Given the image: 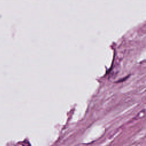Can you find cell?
<instances>
[{
    "label": "cell",
    "mask_w": 146,
    "mask_h": 146,
    "mask_svg": "<svg viewBox=\"0 0 146 146\" xmlns=\"http://www.w3.org/2000/svg\"><path fill=\"white\" fill-rule=\"evenodd\" d=\"M76 146H86V144H78V145H77Z\"/></svg>",
    "instance_id": "1"
}]
</instances>
